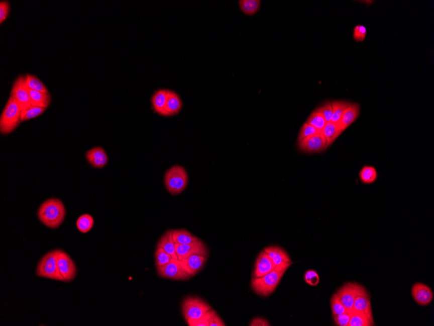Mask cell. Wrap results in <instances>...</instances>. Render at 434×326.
I'll list each match as a JSON object with an SVG mask.
<instances>
[{
  "label": "cell",
  "mask_w": 434,
  "mask_h": 326,
  "mask_svg": "<svg viewBox=\"0 0 434 326\" xmlns=\"http://www.w3.org/2000/svg\"><path fill=\"white\" fill-rule=\"evenodd\" d=\"M411 294L414 300L421 306L428 305L433 299L432 290L422 283L414 284L411 288Z\"/></svg>",
  "instance_id": "cell-14"
},
{
  "label": "cell",
  "mask_w": 434,
  "mask_h": 326,
  "mask_svg": "<svg viewBox=\"0 0 434 326\" xmlns=\"http://www.w3.org/2000/svg\"><path fill=\"white\" fill-rule=\"evenodd\" d=\"M59 252L60 250H53L48 253L40 260L36 270L37 276L44 278L63 281L58 268Z\"/></svg>",
  "instance_id": "cell-4"
},
{
  "label": "cell",
  "mask_w": 434,
  "mask_h": 326,
  "mask_svg": "<svg viewBox=\"0 0 434 326\" xmlns=\"http://www.w3.org/2000/svg\"><path fill=\"white\" fill-rule=\"evenodd\" d=\"M58 268L63 281L70 282L74 280L77 274V268L69 255L60 250L58 256Z\"/></svg>",
  "instance_id": "cell-11"
},
{
  "label": "cell",
  "mask_w": 434,
  "mask_h": 326,
  "mask_svg": "<svg viewBox=\"0 0 434 326\" xmlns=\"http://www.w3.org/2000/svg\"><path fill=\"white\" fill-rule=\"evenodd\" d=\"M305 282L312 287H316L320 282V277L317 272L313 270H307L304 274Z\"/></svg>",
  "instance_id": "cell-38"
},
{
  "label": "cell",
  "mask_w": 434,
  "mask_h": 326,
  "mask_svg": "<svg viewBox=\"0 0 434 326\" xmlns=\"http://www.w3.org/2000/svg\"><path fill=\"white\" fill-rule=\"evenodd\" d=\"M351 103L345 101H332V108H333V116H332L331 122L336 124V125H339L343 112L351 105Z\"/></svg>",
  "instance_id": "cell-29"
},
{
  "label": "cell",
  "mask_w": 434,
  "mask_h": 326,
  "mask_svg": "<svg viewBox=\"0 0 434 326\" xmlns=\"http://www.w3.org/2000/svg\"><path fill=\"white\" fill-rule=\"evenodd\" d=\"M10 11V4L8 1L0 2V23L2 24L8 18Z\"/></svg>",
  "instance_id": "cell-42"
},
{
  "label": "cell",
  "mask_w": 434,
  "mask_h": 326,
  "mask_svg": "<svg viewBox=\"0 0 434 326\" xmlns=\"http://www.w3.org/2000/svg\"><path fill=\"white\" fill-rule=\"evenodd\" d=\"M11 97L16 101L21 110H26L32 106L30 92L26 84V76H19L13 84Z\"/></svg>",
  "instance_id": "cell-7"
},
{
  "label": "cell",
  "mask_w": 434,
  "mask_h": 326,
  "mask_svg": "<svg viewBox=\"0 0 434 326\" xmlns=\"http://www.w3.org/2000/svg\"><path fill=\"white\" fill-rule=\"evenodd\" d=\"M187 322L189 326H209L207 313L200 318L189 320Z\"/></svg>",
  "instance_id": "cell-43"
},
{
  "label": "cell",
  "mask_w": 434,
  "mask_h": 326,
  "mask_svg": "<svg viewBox=\"0 0 434 326\" xmlns=\"http://www.w3.org/2000/svg\"><path fill=\"white\" fill-rule=\"evenodd\" d=\"M172 236L175 243H178V244H187L199 239L196 236L185 229L174 230Z\"/></svg>",
  "instance_id": "cell-26"
},
{
  "label": "cell",
  "mask_w": 434,
  "mask_h": 326,
  "mask_svg": "<svg viewBox=\"0 0 434 326\" xmlns=\"http://www.w3.org/2000/svg\"><path fill=\"white\" fill-rule=\"evenodd\" d=\"M305 122L313 126L320 132L327 123L322 114L316 110L311 113Z\"/></svg>",
  "instance_id": "cell-31"
},
{
  "label": "cell",
  "mask_w": 434,
  "mask_h": 326,
  "mask_svg": "<svg viewBox=\"0 0 434 326\" xmlns=\"http://www.w3.org/2000/svg\"><path fill=\"white\" fill-rule=\"evenodd\" d=\"M176 254L179 261H182L193 254H203L208 256L206 246L203 241L198 239L187 244L176 243Z\"/></svg>",
  "instance_id": "cell-12"
},
{
  "label": "cell",
  "mask_w": 434,
  "mask_h": 326,
  "mask_svg": "<svg viewBox=\"0 0 434 326\" xmlns=\"http://www.w3.org/2000/svg\"><path fill=\"white\" fill-rule=\"evenodd\" d=\"M336 324L339 326H349L351 320V310H347L344 313L333 316Z\"/></svg>",
  "instance_id": "cell-39"
},
{
  "label": "cell",
  "mask_w": 434,
  "mask_h": 326,
  "mask_svg": "<svg viewBox=\"0 0 434 326\" xmlns=\"http://www.w3.org/2000/svg\"><path fill=\"white\" fill-rule=\"evenodd\" d=\"M31 97L32 106H39L47 108L51 103V95L50 93H45L31 90L29 89Z\"/></svg>",
  "instance_id": "cell-25"
},
{
  "label": "cell",
  "mask_w": 434,
  "mask_h": 326,
  "mask_svg": "<svg viewBox=\"0 0 434 326\" xmlns=\"http://www.w3.org/2000/svg\"><path fill=\"white\" fill-rule=\"evenodd\" d=\"M360 113V106L358 103H351L344 111L338 125L343 132L355 122L358 118Z\"/></svg>",
  "instance_id": "cell-17"
},
{
  "label": "cell",
  "mask_w": 434,
  "mask_h": 326,
  "mask_svg": "<svg viewBox=\"0 0 434 326\" xmlns=\"http://www.w3.org/2000/svg\"><path fill=\"white\" fill-rule=\"evenodd\" d=\"M46 108L39 107V106H33L22 111L21 120L22 122L28 121V120L35 118L43 114L45 112Z\"/></svg>",
  "instance_id": "cell-33"
},
{
  "label": "cell",
  "mask_w": 434,
  "mask_h": 326,
  "mask_svg": "<svg viewBox=\"0 0 434 326\" xmlns=\"http://www.w3.org/2000/svg\"><path fill=\"white\" fill-rule=\"evenodd\" d=\"M319 131L317 129H316L315 127H313V126L309 125V124L305 123L303 125L302 128L299 132L298 136V142L302 140L306 137H308L310 136H313V135L318 134L320 133Z\"/></svg>",
  "instance_id": "cell-36"
},
{
  "label": "cell",
  "mask_w": 434,
  "mask_h": 326,
  "mask_svg": "<svg viewBox=\"0 0 434 326\" xmlns=\"http://www.w3.org/2000/svg\"><path fill=\"white\" fill-rule=\"evenodd\" d=\"M250 326H270L271 323L267 319L263 318H256L250 323Z\"/></svg>",
  "instance_id": "cell-44"
},
{
  "label": "cell",
  "mask_w": 434,
  "mask_h": 326,
  "mask_svg": "<svg viewBox=\"0 0 434 326\" xmlns=\"http://www.w3.org/2000/svg\"><path fill=\"white\" fill-rule=\"evenodd\" d=\"M276 267V265L271 257L263 250L257 259L255 269L253 273V278H259L269 274Z\"/></svg>",
  "instance_id": "cell-15"
},
{
  "label": "cell",
  "mask_w": 434,
  "mask_h": 326,
  "mask_svg": "<svg viewBox=\"0 0 434 326\" xmlns=\"http://www.w3.org/2000/svg\"><path fill=\"white\" fill-rule=\"evenodd\" d=\"M173 231L174 230H167L159 239L157 244V248H162L166 252L172 256V258L178 259L176 254V246H175L176 243L174 241L173 236H172Z\"/></svg>",
  "instance_id": "cell-20"
},
{
  "label": "cell",
  "mask_w": 434,
  "mask_h": 326,
  "mask_svg": "<svg viewBox=\"0 0 434 326\" xmlns=\"http://www.w3.org/2000/svg\"><path fill=\"white\" fill-rule=\"evenodd\" d=\"M298 147L301 151L308 154L322 152L328 148L327 141L321 132L298 141Z\"/></svg>",
  "instance_id": "cell-9"
},
{
  "label": "cell",
  "mask_w": 434,
  "mask_h": 326,
  "mask_svg": "<svg viewBox=\"0 0 434 326\" xmlns=\"http://www.w3.org/2000/svg\"><path fill=\"white\" fill-rule=\"evenodd\" d=\"M362 183L365 185H371L375 183L378 178V173L373 166H366L362 168L359 174Z\"/></svg>",
  "instance_id": "cell-27"
},
{
  "label": "cell",
  "mask_w": 434,
  "mask_h": 326,
  "mask_svg": "<svg viewBox=\"0 0 434 326\" xmlns=\"http://www.w3.org/2000/svg\"><path fill=\"white\" fill-rule=\"evenodd\" d=\"M331 309L333 316L344 313L347 309L341 301L336 293L332 296L331 301Z\"/></svg>",
  "instance_id": "cell-35"
},
{
  "label": "cell",
  "mask_w": 434,
  "mask_h": 326,
  "mask_svg": "<svg viewBox=\"0 0 434 326\" xmlns=\"http://www.w3.org/2000/svg\"><path fill=\"white\" fill-rule=\"evenodd\" d=\"M363 287L360 284L349 282L337 291V295L347 310L353 309L354 301Z\"/></svg>",
  "instance_id": "cell-10"
},
{
  "label": "cell",
  "mask_w": 434,
  "mask_h": 326,
  "mask_svg": "<svg viewBox=\"0 0 434 326\" xmlns=\"http://www.w3.org/2000/svg\"><path fill=\"white\" fill-rule=\"evenodd\" d=\"M168 90H159L153 95L152 103L155 112L165 116V106L167 103Z\"/></svg>",
  "instance_id": "cell-21"
},
{
  "label": "cell",
  "mask_w": 434,
  "mask_h": 326,
  "mask_svg": "<svg viewBox=\"0 0 434 326\" xmlns=\"http://www.w3.org/2000/svg\"><path fill=\"white\" fill-rule=\"evenodd\" d=\"M165 184L168 192L178 195L187 187L188 175L184 168L175 166L168 170L165 176Z\"/></svg>",
  "instance_id": "cell-5"
},
{
  "label": "cell",
  "mask_w": 434,
  "mask_h": 326,
  "mask_svg": "<svg viewBox=\"0 0 434 326\" xmlns=\"http://www.w3.org/2000/svg\"><path fill=\"white\" fill-rule=\"evenodd\" d=\"M94 225V219L90 214H83L77 219L76 227L82 233H87Z\"/></svg>",
  "instance_id": "cell-30"
},
{
  "label": "cell",
  "mask_w": 434,
  "mask_h": 326,
  "mask_svg": "<svg viewBox=\"0 0 434 326\" xmlns=\"http://www.w3.org/2000/svg\"><path fill=\"white\" fill-rule=\"evenodd\" d=\"M353 309L368 314V315L373 316V311H372L371 298H370L368 292L364 287L362 288L360 294L356 297L355 301H354Z\"/></svg>",
  "instance_id": "cell-18"
},
{
  "label": "cell",
  "mask_w": 434,
  "mask_h": 326,
  "mask_svg": "<svg viewBox=\"0 0 434 326\" xmlns=\"http://www.w3.org/2000/svg\"><path fill=\"white\" fill-rule=\"evenodd\" d=\"M351 310V317L349 326H373L375 325L373 316Z\"/></svg>",
  "instance_id": "cell-23"
},
{
  "label": "cell",
  "mask_w": 434,
  "mask_h": 326,
  "mask_svg": "<svg viewBox=\"0 0 434 326\" xmlns=\"http://www.w3.org/2000/svg\"><path fill=\"white\" fill-rule=\"evenodd\" d=\"M206 255L193 254L181 261L185 272L190 277L200 271L207 260Z\"/></svg>",
  "instance_id": "cell-13"
},
{
  "label": "cell",
  "mask_w": 434,
  "mask_h": 326,
  "mask_svg": "<svg viewBox=\"0 0 434 326\" xmlns=\"http://www.w3.org/2000/svg\"><path fill=\"white\" fill-rule=\"evenodd\" d=\"M156 270L159 276L163 278L173 280H185L190 278L183 268L181 261L178 259L172 258L167 265L157 266Z\"/></svg>",
  "instance_id": "cell-8"
},
{
  "label": "cell",
  "mask_w": 434,
  "mask_h": 326,
  "mask_svg": "<svg viewBox=\"0 0 434 326\" xmlns=\"http://www.w3.org/2000/svg\"><path fill=\"white\" fill-rule=\"evenodd\" d=\"M265 252L271 257L276 266L284 263H291V258L287 253L282 248L271 246L264 250Z\"/></svg>",
  "instance_id": "cell-22"
},
{
  "label": "cell",
  "mask_w": 434,
  "mask_h": 326,
  "mask_svg": "<svg viewBox=\"0 0 434 326\" xmlns=\"http://www.w3.org/2000/svg\"><path fill=\"white\" fill-rule=\"evenodd\" d=\"M22 110L19 104L12 97H10L0 117V132L2 134H10L21 124Z\"/></svg>",
  "instance_id": "cell-3"
},
{
  "label": "cell",
  "mask_w": 434,
  "mask_h": 326,
  "mask_svg": "<svg viewBox=\"0 0 434 326\" xmlns=\"http://www.w3.org/2000/svg\"><path fill=\"white\" fill-rule=\"evenodd\" d=\"M26 84L28 88L31 90L37 91V92L49 93L48 89L44 85L43 82L33 75H26Z\"/></svg>",
  "instance_id": "cell-32"
},
{
  "label": "cell",
  "mask_w": 434,
  "mask_h": 326,
  "mask_svg": "<svg viewBox=\"0 0 434 326\" xmlns=\"http://www.w3.org/2000/svg\"><path fill=\"white\" fill-rule=\"evenodd\" d=\"M291 263H284L276 266L269 274L259 278H252L251 287L256 294L261 296H268L273 293L281 279L292 265Z\"/></svg>",
  "instance_id": "cell-1"
},
{
  "label": "cell",
  "mask_w": 434,
  "mask_h": 326,
  "mask_svg": "<svg viewBox=\"0 0 434 326\" xmlns=\"http://www.w3.org/2000/svg\"><path fill=\"white\" fill-rule=\"evenodd\" d=\"M208 316V321H209V326H225V322L223 321L220 316L216 313L215 310L211 309L207 312Z\"/></svg>",
  "instance_id": "cell-40"
},
{
  "label": "cell",
  "mask_w": 434,
  "mask_h": 326,
  "mask_svg": "<svg viewBox=\"0 0 434 326\" xmlns=\"http://www.w3.org/2000/svg\"><path fill=\"white\" fill-rule=\"evenodd\" d=\"M315 110L318 111V112L322 114L327 123L331 122L332 116H333V108H332V102H325L322 106H320L319 108H316Z\"/></svg>",
  "instance_id": "cell-37"
},
{
  "label": "cell",
  "mask_w": 434,
  "mask_h": 326,
  "mask_svg": "<svg viewBox=\"0 0 434 326\" xmlns=\"http://www.w3.org/2000/svg\"><path fill=\"white\" fill-rule=\"evenodd\" d=\"M239 5L241 10L244 14L252 16L255 15L260 10V0H240Z\"/></svg>",
  "instance_id": "cell-28"
},
{
  "label": "cell",
  "mask_w": 434,
  "mask_h": 326,
  "mask_svg": "<svg viewBox=\"0 0 434 326\" xmlns=\"http://www.w3.org/2000/svg\"><path fill=\"white\" fill-rule=\"evenodd\" d=\"M367 35V29L363 25H357L354 29L353 39L354 41L360 43L364 41Z\"/></svg>",
  "instance_id": "cell-41"
},
{
  "label": "cell",
  "mask_w": 434,
  "mask_h": 326,
  "mask_svg": "<svg viewBox=\"0 0 434 326\" xmlns=\"http://www.w3.org/2000/svg\"><path fill=\"white\" fill-rule=\"evenodd\" d=\"M172 257L162 248H157L156 254H155V265L157 266H164L167 265L172 260Z\"/></svg>",
  "instance_id": "cell-34"
},
{
  "label": "cell",
  "mask_w": 434,
  "mask_h": 326,
  "mask_svg": "<svg viewBox=\"0 0 434 326\" xmlns=\"http://www.w3.org/2000/svg\"><path fill=\"white\" fill-rule=\"evenodd\" d=\"M212 308L198 297H187L182 303V312L186 321L196 320L205 315Z\"/></svg>",
  "instance_id": "cell-6"
},
{
  "label": "cell",
  "mask_w": 434,
  "mask_h": 326,
  "mask_svg": "<svg viewBox=\"0 0 434 326\" xmlns=\"http://www.w3.org/2000/svg\"><path fill=\"white\" fill-rule=\"evenodd\" d=\"M182 108V102L178 95L168 90L167 103L165 106V117L173 116L179 114Z\"/></svg>",
  "instance_id": "cell-19"
},
{
  "label": "cell",
  "mask_w": 434,
  "mask_h": 326,
  "mask_svg": "<svg viewBox=\"0 0 434 326\" xmlns=\"http://www.w3.org/2000/svg\"><path fill=\"white\" fill-rule=\"evenodd\" d=\"M86 158L90 165L98 169L103 168L108 161L105 150L101 147H94L88 150L86 152Z\"/></svg>",
  "instance_id": "cell-16"
},
{
  "label": "cell",
  "mask_w": 434,
  "mask_h": 326,
  "mask_svg": "<svg viewBox=\"0 0 434 326\" xmlns=\"http://www.w3.org/2000/svg\"><path fill=\"white\" fill-rule=\"evenodd\" d=\"M343 131L341 129L340 126L336 124L329 122L325 125L324 128L322 130V134L324 136L325 141H327V147L334 143V141L338 138V137L342 134Z\"/></svg>",
  "instance_id": "cell-24"
},
{
  "label": "cell",
  "mask_w": 434,
  "mask_h": 326,
  "mask_svg": "<svg viewBox=\"0 0 434 326\" xmlns=\"http://www.w3.org/2000/svg\"><path fill=\"white\" fill-rule=\"evenodd\" d=\"M65 216V206L59 199H48L42 204L38 210L39 220L51 228H58L63 223Z\"/></svg>",
  "instance_id": "cell-2"
}]
</instances>
